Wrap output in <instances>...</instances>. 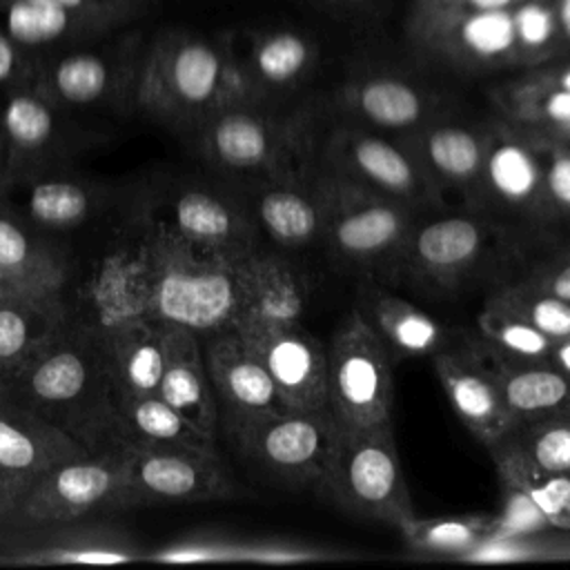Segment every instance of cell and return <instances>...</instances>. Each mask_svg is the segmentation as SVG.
I'll return each mask as SVG.
<instances>
[{
    "instance_id": "6da1fadb",
    "label": "cell",
    "mask_w": 570,
    "mask_h": 570,
    "mask_svg": "<svg viewBox=\"0 0 570 570\" xmlns=\"http://www.w3.org/2000/svg\"><path fill=\"white\" fill-rule=\"evenodd\" d=\"M131 245L114 252L100 272L134 307L205 336L232 327L236 261L205 252L145 214Z\"/></svg>"
},
{
    "instance_id": "7a4b0ae2",
    "label": "cell",
    "mask_w": 570,
    "mask_h": 570,
    "mask_svg": "<svg viewBox=\"0 0 570 570\" xmlns=\"http://www.w3.org/2000/svg\"><path fill=\"white\" fill-rule=\"evenodd\" d=\"M0 394L27 405L89 452L120 445L116 392L105 361L69 309L58 330L0 381Z\"/></svg>"
},
{
    "instance_id": "3957f363",
    "label": "cell",
    "mask_w": 570,
    "mask_h": 570,
    "mask_svg": "<svg viewBox=\"0 0 570 570\" xmlns=\"http://www.w3.org/2000/svg\"><path fill=\"white\" fill-rule=\"evenodd\" d=\"M236 102H263L234 49L189 31H165L145 45L134 107L189 136L200 122Z\"/></svg>"
},
{
    "instance_id": "277c9868",
    "label": "cell",
    "mask_w": 570,
    "mask_h": 570,
    "mask_svg": "<svg viewBox=\"0 0 570 570\" xmlns=\"http://www.w3.org/2000/svg\"><path fill=\"white\" fill-rule=\"evenodd\" d=\"M189 138L209 167L265 183H305L316 151L309 111H272L263 102L223 107Z\"/></svg>"
},
{
    "instance_id": "5b68a950",
    "label": "cell",
    "mask_w": 570,
    "mask_h": 570,
    "mask_svg": "<svg viewBox=\"0 0 570 570\" xmlns=\"http://www.w3.org/2000/svg\"><path fill=\"white\" fill-rule=\"evenodd\" d=\"M316 492L345 514L396 530L416 514L392 425L341 428Z\"/></svg>"
},
{
    "instance_id": "8992f818",
    "label": "cell",
    "mask_w": 570,
    "mask_h": 570,
    "mask_svg": "<svg viewBox=\"0 0 570 570\" xmlns=\"http://www.w3.org/2000/svg\"><path fill=\"white\" fill-rule=\"evenodd\" d=\"M338 430L332 414L287 410L225 430L223 436L263 481L289 492H316Z\"/></svg>"
},
{
    "instance_id": "52a82bcc",
    "label": "cell",
    "mask_w": 570,
    "mask_h": 570,
    "mask_svg": "<svg viewBox=\"0 0 570 570\" xmlns=\"http://www.w3.org/2000/svg\"><path fill=\"white\" fill-rule=\"evenodd\" d=\"M314 183L321 203V238L347 263L376 265L401 258L416 209L325 171Z\"/></svg>"
},
{
    "instance_id": "ba28073f",
    "label": "cell",
    "mask_w": 570,
    "mask_h": 570,
    "mask_svg": "<svg viewBox=\"0 0 570 570\" xmlns=\"http://www.w3.org/2000/svg\"><path fill=\"white\" fill-rule=\"evenodd\" d=\"M327 356V405L345 430L392 425V354L354 307L332 334Z\"/></svg>"
},
{
    "instance_id": "9c48e42d",
    "label": "cell",
    "mask_w": 570,
    "mask_h": 570,
    "mask_svg": "<svg viewBox=\"0 0 570 570\" xmlns=\"http://www.w3.org/2000/svg\"><path fill=\"white\" fill-rule=\"evenodd\" d=\"M96 40L40 58L31 85L65 111L134 107L145 51L140 33H125L107 42Z\"/></svg>"
},
{
    "instance_id": "30bf717a",
    "label": "cell",
    "mask_w": 570,
    "mask_h": 570,
    "mask_svg": "<svg viewBox=\"0 0 570 570\" xmlns=\"http://www.w3.org/2000/svg\"><path fill=\"white\" fill-rule=\"evenodd\" d=\"M136 508L122 448L69 459L36 474L18 499L11 523L98 519Z\"/></svg>"
},
{
    "instance_id": "8fae6325",
    "label": "cell",
    "mask_w": 570,
    "mask_h": 570,
    "mask_svg": "<svg viewBox=\"0 0 570 570\" xmlns=\"http://www.w3.org/2000/svg\"><path fill=\"white\" fill-rule=\"evenodd\" d=\"M147 548L109 517L0 525V568L145 561Z\"/></svg>"
},
{
    "instance_id": "7c38bea8",
    "label": "cell",
    "mask_w": 570,
    "mask_h": 570,
    "mask_svg": "<svg viewBox=\"0 0 570 570\" xmlns=\"http://www.w3.org/2000/svg\"><path fill=\"white\" fill-rule=\"evenodd\" d=\"M131 497L149 503H205L227 501L240 488L218 450L120 443Z\"/></svg>"
},
{
    "instance_id": "4fadbf2b",
    "label": "cell",
    "mask_w": 570,
    "mask_h": 570,
    "mask_svg": "<svg viewBox=\"0 0 570 570\" xmlns=\"http://www.w3.org/2000/svg\"><path fill=\"white\" fill-rule=\"evenodd\" d=\"M69 309V305H67ZM69 314L96 341L116 396L158 394L165 367V323L140 309L85 303Z\"/></svg>"
},
{
    "instance_id": "5bb4252c",
    "label": "cell",
    "mask_w": 570,
    "mask_h": 570,
    "mask_svg": "<svg viewBox=\"0 0 570 570\" xmlns=\"http://www.w3.org/2000/svg\"><path fill=\"white\" fill-rule=\"evenodd\" d=\"M407 36L423 53L465 71L517 67L510 9L470 11L412 4Z\"/></svg>"
},
{
    "instance_id": "9a60e30c",
    "label": "cell",
    "mask_w": 570,
    "mask_h": 570,
    "mask_svg": "<svg viewBox=\"0 0 570 570\" xmlns=\"http://www.w3.org/2000/svg\"><path fill=\"white\" fill-rule=\"evenodd\" d=\"M323 151L327 171L385 194L412 209L441 203L439 187L405 142H392L358 127H338Z\"/></svg>"
},
{
    "instance_id": "2e32d148",
    "label": "cell",
    "mask_w": 570,
    "mask_h": 570,
    "mask_svg": "<svg viewBox=\"0 0 570 570\" xmlns=\"http://www.w3.org/2000/svg\"><path fill=\"white\" fill-rule=\"evenodd\" d=\"M2 138V189L9 183L58 169L71 151V125L65 109L42 96L31 82L7 91L0 109Z\"/></svg>"
},
{
    "instance_id": "e0dca14e",
    "label": "cell",
    "mask_w": 570,
    "mask_h": 570,
    "mask_svg": "<svg viewBox=\"0 0 570 570\" xmlns=\"http://www.w3.org/2000/svg\"><path fill=\"white\" fill-rule=\"evenodd\" d=\"M200 341L218 405V432L289 410L267 367L236 330H216Z\"/></svg>"
},
{
    "instance_id": "ac0fdd59",
    "label": "cell",
    "mask_w": 570,
    "mask_h": 570,
    "mask_svg": "<svg viewBox=\"0 0 570 570\" xmlns=\"http://www.w3.org/2000/svg\"><path fill=\"white\" fill-rule=\"evenodd\" d=\"M305 274L278 254L249 252L236 261V314L232 330L243 336L301 325L307 303Z\"/></svg>"
},
{
    "instance_id": "d6986e66",
    "label": "cell",
    "mask_w": 570,
    "mask_h": 570,
    "mask_svg": "<svg viewBox=\"0 0 570 570\" xmlns=\"http://www.w3.org/2000/svg\"><path fill=\"white\" fill-rule=\"evenodd\" d=\"M151 218L171 227L198 249L238 261L258 249V223L232 196L205 185H178L165 196V216Z\"/></svg>"
},
{
    "instance_id": "ffe728a7",
    "label": "cell",
    "mask_w": 570,
    "mask_h": 570,
    "mask_svg": "<svg viewBox=\"0 0 570 570\" xmlns=\"http://www.w3.org/2000/svg\"><path fill=\"white\" fill-rule=\"evenodd\" d=\"M483 136L479 191L503 207L546 216L543 154L537 131L503 118L483 129Z\"/></svg>"
},
{
    "instance_id": "44dd1931",
    "label": "cell",
    "mask_w": 570,
    "mask_h": 570,
    "mask_svg": "<svg viewBox=\"0 0 570 570\" xmlns=\"http://www.w3.org/2000/svg\"><path fill=\"white\" fill-rule=\"evenodd\" d=\"M134 16L116 9H85L45 0H0V29L38 60L102 38Z\"/></svg>"
},
{
    "instance_id": "7402d4cb",
    "label": "cell",
    "mask_w": 570,
    "mask_h": 570,
    "mask_svg": "<svg viewBox=\"0 0 570 570\" xmlns=\"http://www.w3.org/2000/svg\"><path fill=\"white\" fill-rule=\"evenodd\" d=\"M240 338L267 367L289 410L330 412L325 347L301 325Z\"/></svg>"
},
{
    "instance_id": "603a6c76",
    "label": "cell",
    "mask_w": 570,
    "mask_h": 570,
    "mask_svg": "<svg viewBox=\"0 0 570 570\" xmlns=\"http://www.w3.org/2000/svg\"><path fill=\"white\" fill-rule=\"evenodd\" d=\"M432 365L454 414L485 448L514 428L488 361L472 352L439 350Z\"/></svg>"
},
{
    "instance_id": "cb8c5ba5",
    "label": "cell",
    "mask_w": 570,
    "mask_h": 570,
    "mask_svg": "<svg viewBox=\"0 0 570 570\" xmlns=\"http://www.w3.org/2000/svg\"><path fill=\"white\" fill-rule=\"evenodd\" d=\"M343 550L285 539H240L218 532H196L147 550L145 561L160 563H316L347 559Z\"/></svg>"
},
{
    "instance_id": "d4e9b609",
    "label": "cell",
    "mask_w": 570,
    "mask_h": 570,
    "mask_svg": "<svg viewBox=\"0 0 570 570\" xmlns=\"http://www.w3.org/2000/svg\"><path fill=\"white\" fill-rule=\"evenodd\" d=\"M488 229L468 216H443L414 223L401 258L416 274L434 283H454L483 256Z\"/></svg>"
},
{
    "instance_id": "484cf974",
    "label": "cell",
    "mask_w": 570,
    "mask_h": 570,
    "mask_svg": "<svg viewBox=\"0 0 570 570\" xmlns=\"http://www.w3.org/2000/svg\"><path fill=\"white\" fill-rule=\"evenodd\" d=\"M158 394L207 436H218V405L203 341L194 330L165 323V367Z\"/></svg>"
},
{
    "instance_id": "4316f807",
    "label": "cell",
    "mask_w": 570,
    "mask_h": 570,
    "mask_svg": "<svg viewBox=\"0 0 570 570\" xmlns=\"http://www.w3.org/2000/svg\"><path fill=\"white\" fill-rule=\"evenodd\" d=\"M0 267L27 298H60L71 272L67 256L2 200Z\"/></svg>"
},
{
    "instance_id": "83f0119b",
    "label": "cell",
    "mask_w": 570,
    "mask_h": 570,
    "mask_svg": "<svg viewBox=\"0 0 570 570\" xmlns=\"http://www.w3.org/2000/svg\"><path fill=\"white\" fill-rule=\"evenodd\" d=\"M91 454L73 436L0 394V465L24 476H36L65 463Z\"/></svg>"
},
{
    "instance_id": "f1b7e54d",
    "label": "cell",
    "mask_w": 570,
    "mask_h": 570,
    "mask_svg": "<svg viewBox=\"0 0 570 570\" xmlns=\"http://www.w3.org/2000/svg\"><path fill=\"white\" fill-rule=\"evenodd\" d=\"M336 100L356 120L394 131H414L434 111V98L423 87L392 73L358 76L338 89Z\"/></svg>"
},
{
    "instance_id": "f546056e",
    "label": "cell",
    "mask_w": 570,
    "mask_h": 570,
    "mask_svg": "<svg viewBox=\"0 0 570 570\" xmlns=\"http://www.w3.org/2000/svg\"><path fill=\"white\" fill-rule=\"evenodd\" d=\"M405 145L439 191L456 189L479 194L485 149L483 131L463 125L425 122L407 136Z\"/></svg>"
},
{
    "instance_id": "4dcf8cb0",
    "label": "cell",
    "mask_w": 570,
    "mask_h": 570,
    "mask_svg": "<svg viewBox=\"0 0 570 570\" xmlns=\"http://www.w3.org/2000/svg\"><path fill=\"white\" fill-rule=\"evenodd\" d=\"M501 401L514 425L548 416H570V374L550 361L517 363L488 354Z\"/></svg>"
},
{
    "instance_id": "1f68e13d",
    "label": "cell",
    "mask_w": 570,
    "mask_h": 570,
    "mask_svg": "<svg viewBox=\"0 0 570 570\" xmlns=\"http://www.w3.org/2000/svg\"><path fill=\"white\" fill-rule=\"evenodd\" d=\"M236 58L256 94L265 100L269 94H278L303 82L316 67L318 49L301 31L267 29L252 33L245 45V53H236Z\"/></svg>"
},
{
    "instance_id": "d6a6232c",
    "label": "cell",
    "mask_w": 570,
    "mask_h": 570,
    "mask_svg": "<svg viewBox=\"0 0 570 570\" xmlns=\"http://www.w3.org/2000/svg\"><path fill=\"white\" fill-rule=\"evenodd\" d=\"M16 183L24 185L20 216L36 229H73L82 225L87 218H91L102 200V194L94 183L53 171L38 174Z\"/></svg>"
},
{
    "instance_id": "836d02e7",
    "label": "cell",
    "mask_w": 570,
    "mask_h": 570,
    "mask_svg": "<svg viewBox=\"0 0 570 570\" xmlns=\"http://www.w3.org/2000/svg\"><path fill=\"white\" fill-rule=\"evenodd\" d=\"M363 318L372 325L390 354L396 356H432L443 350L445 332L436 318L412 305L410 301L372 289L363 294Z\"/></svg>"
},
{
    "instance_id": "e575fe53",
    "label": "cell",
    "mask_w": 570,
    "mask_h": 570,
    "mask_svg": "<svg viewBox=\"0 0 570 570\" xmlns=\"http://www.w3.org/2000/svg\"><path fill=\"white\" fill-rule=\"evenodd\" d=\"M116 425L120 443L218 450L216 439L191 425L160 394L116 396Z\"/></svg>"
},
{
    "instance_id": "d590c367",
    "label": "cell",
    "mask_w": 570,
    "mask_h": 570,
    "mask_svg": "<svg viewBox=\"0 0 570 570\" xmlns=\"http://www.w3.org/2000/svg\"><path fill=\"white\" fill-rule=\"evenodd\" d=\"M254 218L276 243L287 247L321 238L323 216L314 183H265L256 196Z\"/></svg>"
},
{
    "instance_id": "8d00e7d4",
    "label": "cell",
    "mask_w": 570,
    "mask_h": 570,
    "mask_svg": "<svg viewBox=\"0 0 570 570\" xmlns=\"http://www.w3.org/2000/svg\"><path fill=\"white\" fill-rule=\"evenodd\" d=\"M60 298H9L0 303V381L16 372L65 321Z\"/></svg>"
},
{
    "instance_id": "74e56055",
    "label": "cell",
    "mask_w": 570,
    "mask_h": 570,
    "mask_svg": "<svg viewBox=\"0 0 570 570\" xmlns=\"http://www.w3.org/2000/svg\"><path fill=\"white\" fill-rule=\"evenodd\" d=\"M407 550L416 559L463 561L476 546L494 532V517L483 514H414L399 528Z\"/></svg>"
},
{
    "instance_id": "f35d334b",
    "label": "cell",
    "mask_w": 570,
    "mask_h": 570,
    "mask_svg": "<svg viewBox=\"0 0 570 570\" xmlns=\"http://www.w3.org/2000/svg\"><path fill=\"white\" fill-rule=\"evenodd\" d=\"M503 118L521 127L563 136L570 131V91L559 89L530 71L494 91Z\"/></svg>"
},
{
    "instance_id": "ab89813d",
    "label": "cell",
    "mask_w": 570,
    "mask_h": 570,
    "mask_svg": "<svg viewBox=\"0 0 570 570\" xmlns=\"http://www.w3.org/2000/svg\"><path fill=\"white\" fill-rule=\"evenodd\" d=\"M488 450L499 481L521 488L539 505L550 525L570 530V474L539 470L505 441H497Z\"/></svg>"
},
{
    "instance_id": "60d3db41",
    "label": "cell",
    "mask_w": 570,
    "mask_h": 570,
    "mask_svg": "<svg viewBox=\"0 0 570 570\" xmlns=\"http://www.w3.org/2000/svg\"><path fill=\"white\" fill-rule=\"evenodd\" d=\"M510 20L517 67H543L566 51L554 0H519Z\"/></svg>"
},
{
    "instance_id": "b9f144b4",
    "label": "cell",
    "mask_w": 570,
    "mask_h": 570,
    "mask_svg": "<svg viewBox=\"0 0 570 570\" xmlns=\"http://www.w3.org/2000/svg\"><path fill=\"white\" fill-rule=\"evenodd\" d=\"M476 325L490 354L503 361H517V363L548 361L554 343L552 338H548L543 332H539L517 314L503 307H497L488 301L476 316Z\"/></svg>"
},
{
    "instance_id": "7bdbcfd3",
    "label": "cell",
    "mask_w": 570,
    "mask_h": 570,
    "mask_svg": "<svg viewBox=\"0 0 570 570\" xmlns=\"http://www.w3.org/2000/svg\"><path fill=\"white\" fill-rule=\"evenodd\" d=\"M570 561V530L548 528L530 534H490L461 563Z\"/></svg>"
},
{
    "instance_id": "ee69618b",
    "label": "cell",
    "mask_w": 570,
    "mask_h": 570,
    "mask_svg": "<svg viewBox=\"0 0 570 570\" xmlns=\"http://www.w3.org/2000/svg\"><path fill=\"white\" fill-rule=\"evenodd\" d=\"M532 465L570 474V416H548L517 423L503 439Z\"/></svg>"
},
{
    "instance_id": "f6af8a7d",
    "label": "cell",
    "mask_w": 570,
    "mask_h": 570,
    "mask_svg": "<svg viewBox=\"0 0 570 570\" xmlns=\"http://www.w3.org/2000/svg\"><path fill=\"white\" fill-rule=\"evenodd\" d=\"M488 303L517 314L552 341L570 336V303L530 287L523 281L501 287L488 298Z\"/></svg>"
},
{
    "instance_id": "bcb514c9",
    "label": "cell",
    "mask_w": 570,
    "mask_h": 570,
    "mask_svg": "<svg viewBox=\"0 0 570 570\" xmlns=\"http://www.w3.org/2000/svg\"><path fill=\"white\" fill-rule=\"evenodd\" d=\"M537 136L543 154L546 212L570 218V140L546 131H537Z\"/></svg>"
},
{
    "instance_id": "7dc6e473",
    "label": "cell",
    "mask_w": 570,
    "mask_h": 570,
    "mask_svg": "<svg viewBox=\"0 0 570 570\" xmlns=\"http://www.w3.org/2000/svg\"><path fill=\"white\" fill-rule=\"evenodd\" d=\"M501 483V510L494 514V534H530L550 525L539 505L517 485Z\"/></svg>"
},
{
    "instance_id": "c3c4849f",
    "label": "cell",
    "mask_w": 570,
    "mask_h": 570,
    "mask_svg": "<svg viewBox=\"0 0 570 570\" xmlns=\"http://www.w3.org/2000/svg\"><path fill=\"white\" fill-rule=\"evenodd\" d=\"M36 67L38 58L0 29V89L9 91L13 87L29 85L33 80Z\"/></svg>"
},
{
    "instance_id": "681fc988",
    "label": "cell",
    "mask_w": 570,
    "mask_h": 570,
    "mask_svg": "<svg viewBox=\"0 0 570 570\" xmlns=\"http://www.w3.org/2000/svg\"><path fill=\"white\" fill-rule=\"evenodd\" d=\"M523 283L570 303V256L537 267L523 278Z\"/></svg>"
},
{
    "instance_id": "f907efd6",
    "label": "cell",
    "mask_w": 570,
    "mask_h": 570,
    "mask_svg": "<svg viewBox=\"0 0 570 570\" xmlns=\"http://www.w3.org/2000/svg\"><path fill=\"white\" fill-rule=\"evenodd\" d=\"M31 479L33 476H24V474H18V472L0 465V525L11 523L18 499L22 497V492L27 490Z\"/></svg>"
},
{
    "instance_id": "816d5d0a",
    "label": "cell",
    "mask_w": 570,
    "mask_h": 570,
    "mask_svg": "<svg viewBox=\"0 0 570 570\" xmlns=\"http://www.w3.org/2000/svg\"><path fill=\"white\" fill-rule=\"evenodd\" d=\"M519 0H414L419 7H448V9H470V11H494L510 9Z\"/></svg>"
},
{
    "instance_id": "f5cc1de1",
    "label": "cell",
    "mask_w": 570,
    "mask_h": 570,
    "mask_svg": "<svg viewBox=\"0 0 570 570\" xmlns=\"http://www.w3.org/2000/svg\"><path fill=\"white\" fill-rule=\"evenodd\" d=\"M45 2H58V4H69V7H85V9H116L125 11L129 16H138L147 0H45Z\"/></svg>"
},
{
    "instance_id": "db71d44e",
    "label": "cell",
    "mask_w": 570,
    "mask_h": 570,
    "mask_svg": "<svg viewBox=\"0 0 570 570\" xmlns=\"http://www.w3.org/2000/svg\"><path fill=\"white\" fill-rule=\"evenodd\" d=\"M534 71L548 80L550 85L570 91V65H543V67H534Z\"/></svg>"
},
{
    "instance_id": "11a10c76",
    "label": "cell",
    "mask_w": 570,
    "mask_h": 570,
    "mask_svg": "<svg viewBox=\"0 0 570 570\" xmlns=\"http://www.w3.org/2000/svg\"><path fill=\"white\" fill-rule=\"evenodd\" d=\"M548 361H550L554 367H559L561 372L570 374V336L559 338V341L552 343V350H550Z\"/></svg>"
},
{
    "instance_id": "9f6ffc18",
    "label": "cell",
    "mask_w": 570,
    "mask_h": 570,
    "mask_svg": "<svg viewBox=\"0 0 570 570\" xmlns=\"http://www.w3.org/2000/svg\"><path fill=\"white\" fill-rule=\"evenodd\" d=\"M554 7H557L561 33H563L566 51H568V49H570V0H554Z\"/></svg>"
},
{
    "instance_id": "6f0895ef",
    "label": "cell",
    "mask_w": 570,
    "mask_h": 570,
    "mask_svg": "<svg viewBox=\"0 0 570 570\" xmlns=\"http://www.w3.org/2000/svg\"><path fill=\"white\" fill-rule=\"evenodd\" d=\"M20 289L11 283V278L4 274V269L0 267V303L9 301V298H20ZM27 298V296H24Z\"/></svg>"
},
{
    "instance_id": "680465c9",
    "label": "cell",
    "mask_w": 570,
    "mask_h": 570,
    "mask_svg": "<svg viewBox=\"0 0 570 570\" xmlns=\"http://www.w3.org/2000/svg\"><path fill=\"white\" fill-rule=\"evenodd\" d=\"M2 167H4V160H2V138H0V194H2Z\"/></svg>"
},
{
    "instance_id": "91938a15",
    "label": "cell",
    "mask_w": 570,
    "mask_h": 570,
    "mask_svg": "<svg viewBox=\"0 0 570 570\" xmlns=\"http://www.w3.org/2000/svg\"><path fill=\"white\" fill-rule=\"evenodd\" d=\"M561 138H566V140H570V131H566Z\"/></svg>"
},
{
    "instance_id": "94428289",
    "label": "cell",
    "mask_w": 570,
    "mask_h": 570,
    "mask_svg": "<svg viewBox=\"0 0 570 570\" xmlns=\"http://www.w3.org/2000/svg\"><path fill=\"white\" fill-rule=\"evenodd\" d=\"M338 2H361V0H338Z\"/></svg>"
}]
</instances>
